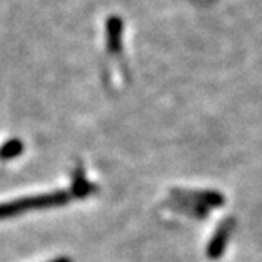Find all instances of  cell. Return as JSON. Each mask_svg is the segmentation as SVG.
<instances>
[{
    "instance_id": "6da1fadb",
    "label": "cell",
    "mask_w": 262,
    "mask_h": 262,
    "mask_svg": "<svg viewBox=\"0 0 262 262\" xmlns=\"http://www.w3.org/2000/svg\"><path fill=\"white\" fill-rule=\"evenodd\" d=\"M73 198L74 196L71 194V191H55V193H49V194L29 196V198H21V199L10 201V202H4V204H0V220L16 216L21 213H27L32 210L65 205Z\"/></svg>"
},
{
    "instance_id": "7a4b0ae2",
    "label": "cell",
    "mask_w": 262,
    "mask_h": 262,
    "mask_svg": "<svg viewBox=\"0 0 262 262\" xmlns=\"http://www.w3.org/2000/svg\"><path fill=\"white\" fill-rule=\"evenodd\" d=\"M231 228H232V221L228 220L226 223H223L221 226L218 228V231L215 232L213 238L210 240L209 247H207V256L210 259H218L224 253V250H226Z\"/></svg>"
},
{
    "instance_id": "3957f363",
    "label": "cell",
    "mask_w": 262,
    "mask_h": 262,
    "mask_svg": "<svg viewBox=\"0 0 262 262\" xmlns=\"http://www.w3.org/2000/svg\"><path fill=\"white\" fill-rule=\"evenodd\" d=\"M122 29L123 24L119 17H111L107 21V48L112 52L122 49Z\"/></svg>"
},
{
    "instance_id": "277c9868",
    "label": "cell",
    "mask_w": 262,
    "mask_h": 262,
    "mask_svg": "<svg viewBox=\"0 0 262 262\" xmlns=\"http://www.w3.org/2000/svg\"><path fill=\"white\" fill-rule=\"evenodd\" d=\"M93 190H95V186H93L90 182L85 180L84 174L82 172H76V176H74V183H73L71 190H70L71 194L73 196H78V198H85Z\"/></svg>"
},
{
    "instance_id": "5b68a950",
    "label": "cell",
    "mask_w": 262,
    "mask_h": 262,
    "mask_svg": "<svg viewBox=\"0 0 262 262\" xmlns=\"http://www.w3.org/2000/svg\"><path fill=\"white\" fill-rule=\"evenodd\" d=\"M183 194H188L190 199H196L202 204H207V205H221L224 202V198L218 193H212V191H183Z\"/></svg>"
},
{
    "instance_id": "8992f818",
    "label": "cell",
    "mask_w": 262,
    "mask_h": 262,
    "mask_svg": "<svg viewBox=\"0 0 262 262\" xmlns=\"http://www.w3.org/2000/svg\"><path fill=\"white\" fill-rule=\"evenodd\" d=\"M23 142L17 141V139H11L8 141L2 148H0V158L4 160H10V158H14L17 157L21 152H23Z\"/></svg>"
},
{
    "instance_id": "52a82bcc",
    "label": "cell",
    "mask_w": 262,
    "mask_h": 262,
    "mask_svg": "<svg viewBox=\"0 0 262 262\" xmlns=\"http://www.w3.org/2000/svg\"><path fill=\"white\" fill-rule=\"evenodd\" d=\"M51 262H73V260L70 257H57V259H54Z\"/></svg>"
}]
</instances>
